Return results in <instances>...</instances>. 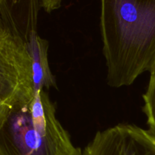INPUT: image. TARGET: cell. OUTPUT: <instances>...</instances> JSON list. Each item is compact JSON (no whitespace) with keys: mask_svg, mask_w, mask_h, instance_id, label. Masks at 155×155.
Segmentation results:
<instances>
[{"mask_svg":"<svg viewBox=\"0 0 155 155\" xmlns=\"http://www.w3.org/2000/svg\"><path fill=\"white\" fill-rule=\"evenodd\" d=\"M26 43L32 58L36 92L48 91L51 88L58 89L55 77L53 75L48 63V41L41 37L36 32L32 33Z\"/></svg>","mask_w":155,"mask_h":155,"instance_id":"obj_6","label":"cell"},{"mask_svg":"<svg viewBox=\"0 0 155 155\" xmlns=\"http://www.w3.org/2000/svg\"><path fill=\"white\" fill-rule=\"evenodd\" d=\"M62 0H41V8L46 13H51L61 7Z\"/></svg>","mask_w":155,"mask_h":155,"instance_id":"obj_8","label":"cell"},{"mask_svg":"<svg viewBox=\"0 0 155 155\" xmlns=\"http://www.w3.org/2000/svg\"><path fill=\"white\" fill-rule=\"evenodd\" d=\"M100 8L107 83L129 86L155 66V0H100Z\"/></svg>","mask_w":155,"mask_h":155,"instance_id":"obj_1","label":"cell"},{"mask_svg":"<svg viewBox=\"0 0 155 155\" xmlns=\"http://www.w3.org/2000/svg\"><path fill=\"white\" fill-rule=\"evenodd\" d=\"M36 92L27 43L0 27V118L31 102Z\"/></svg>","mask_w":155,"mask_h":155,"instance_id":"obj_3","label":"cell"},{"mask_svg":"<svg viewBox=\"0 0 155 155\" xmlns=\"http://www.w3.org/2000/svg\"><path fill=\"white\" fill-rule=\"evenodd\" d=\"M83 155H155V135L135 124H120L97 132Z\"/></svg>","mask_w":155,"mask_h":155,"instance_id":"obj_4","label":"cell"},{"mask_svg":"<svg viewBox=\"0 0 155 155\" xmlns=\"http://www.w3.org/2000/svg\"><path fill=\"white\" fill-rule=\"evenodd\" d=\"M142 98L144 101L142 111L146 116L148 130L155 135V66L150 72L148 87Z\"/></svg>","mask_w":155,"mask_h":155,"instance_id":"obj_7","label":"cell"},{"mask_svg":"<svg viewBox=\"0 0 155 155\" xmlns=\"http://www.w3.org/2000/svg\"><path fill=\"white\" fill-rule=\"evenodd\" d=\"M0 155H83L57 118L48 91L0 118Z\"/></svg>","mask_w":155,"mask_h":155,"instance_id":"obj_2","label":"cell"},{"mask_svg":"<svg viewBox=\"0 0 155 155\" xmlns=\"http://www.w3.org/2000/svg\"><path fill=\"white\" fill-rule=\"evenodd\" d=\"M41 0H0V27L28 42L37 32Z\"/></svg>","mask_w":155,"mask_h":155,"instance_id":"obj_5","label":"cell"}]
</instances>
